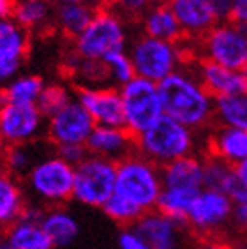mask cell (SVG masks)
<instances>
[{"label": "cell", "mask_w": 247, "mask_h": 249, "mask_svg": "<svg viewBox=\"0 0 247 249\" xmlns=\"http://www.w3.org/2000/svg\"><path fill=\"white\" fill-rule=\"evenodd\" d=\"M157 87L166 117L196 133L215 122V99L201 85L194 69L180 67Z\"/></svg>", "instance_id": "obj_1"}, {"label": "cell", "mask_w": 247, "mask_h": 249, "mask_svg": "<svg viewBox=\"0 0 247 249\" xmlns=\"http://www.w3.org/2000/svg\"><path fill=\"white\" fill-rule=\"evenodd\" d=\"M125 15L109 7H97L94 19L76 39H72V52L87 60L103 62L113 53L127 52L131 44Z\"/></svg>", "instance_id": "obj_2"}, {"label": "cell", "mask_w": 247, "mask_h": 249, "mask_svg": "<svg viewBox=\"0 0 247 249\" xmlns=\"http://www.w3.org/2000/svg\"><path fill=\"white\" fill-rule=\"evenodd\" d=\"M136 152L159 168L198 154V133L162 115L145 133L136 136Z\"/></svg>", "instance_id": "obj_3"}, {"label": "cell", "mask_w": 247, "mask_h": 249, "mask_svg": "<svg viewBox=\"0 0 247 249\" xmlns=\"http://www.w3.org/2000/svg\"><path fill=\"white\" fill-rule=\"evenodd\" d=\"M27 200L52 209L64 207L72 200L74 191V166L67 164L55 152L43 158L21 180Z\"/></svg>", "instance_id": "obj_4"}, {"label": "cell", "mask_w": 247, "mask_h": 249, "mask_svg": "<svg viewBox=\"0 0 247 249\" xmlns=\"http://www.w3.org/2000/svg\"><path fill=\"white\" fill-rule=\"evenodd\" d=\"M162 189L161 168L141 154L133 152L117 163L115 193L140 207L143 212L156 211Z\"/></svg>", "instance_id": "obj_5"}, {"label": "cell", "mask_w": 247, "mask_h": 249, "mask_svg": "<svg viewBox=\"0 0 247 249\" xmlns=\"http://www.w3.org/2000/svg\"><path fill=\"white\" fill-rule=\"evenodd\" d=\"M127 53L134 74L157 85L185 66V50L180 43L159 41L145 34L131 41Z\"/></svg>", "instance_id": "obj_6"}, {"label": "cell", "mask_w": 247, "mask_h": 249, "mask_svg": "<svg viewBox=\"0 0 247 249\" xmlns=\"http://www.w3.org/2000/svg\"><path fill=\"white\" fill-rule=\"evenodd\" d=\"M198 55L203 60L242 72L247 66V27L231 19L221 21L198 41Z\"/></svg>", "instance_id": "obj_7"}, {"label": "cell", "mask_w": 247, "mask_h": 249, "mask_svg": "<svg viewBox=\"0 0 247 249\" xmlns=\"http://www.w3.org/2000/svg\"><path fill=\"white\" fill-rule=\"evenodd\" d=\"M117 163L88 154L85 161L74 168V191L72 200L85 207L103 209L115 195Z\"/></svg>", "instance_id": "obj_8"}, {"label": "cell", "mask_w": 247, "mask_h": 249, "mask_svg": "<svg viewBox=\"0 0 247 249\" xmlns=\"http://www.w3.org/2000/svg\"><path fill=\"white\" fill-rule=\"evenodd\" d=\"M119 90L124 106V127L134 136L145 133L164 115L157 83L134 76Z\"/></svg>", "instance_id": "obj_9"}, {"label": "cell", "mask_w": 247, "mask_h": 249, "mask_svg": "<svg viewBox=\"0 0 247 249\" xmlns=\"http://www.w3.org/2000/svg\"><path fill=\"white\" fill-rule=\"evenodd\" d=\"M233 201L228 195L214 189L198 193L187 214L185 228L200 237H217V233L231 225Z\"/></svg>", "instance_id": "obj_10"}, {"label": "cell", "mask_w": 247, "mask_h": 249, "mask_svg": "<svg viewBox=\"0 0 247 249\" xmlns=\"http://www.w3.org/2000/svg\"><path fill=\"white\" fill-rule=\"evenodd\" d=\"M0 134L7 145H23L46 134V117L35 105L0 103Z\"/></svg>", "instance_id": "obj_11"}, {"label": "cell", "mask_w": 247, "mask_h": 249, "mask_svg": "<svg viewBox=\"0 0 247 249\" xmlns=\"http://www.w3.org/2000/svg\"><path fill=\"white\" fill-rule=\"evenodd\" d=\"M95 122L80 101L74 99L46 120V140L53 149L62 145H87Z\"/></svg>", "instance_id": "obj_12"}, {"label": "cell", "mask_w": 247, "mask_h": 249, "mask_svg": "<svg viewBox=\"0 0 247 249\" xmlns=\"http://www.w3.org/2000/svg\"><path fill=\"white\" fill-rule=\"evenodd\" d=\"M76 99L85 106L95 125L124 127V106L119 89L115 87L78 89Z\"/></svg>", "instance_id": "obj_13"}, {"label": "cell", "mask_w": 247, "mask_h": 249, "mask_svg": "<svg viewBox=\"0 0 247 249\" xmlns=\"http://www.w3.org/2000/svg\"><path fill=\"white\" fill-rule=\"evenodd\" d=\"M168 4L180 23L184 39L200 41L221 23L212 0H168Z\"/></svg>", "instance_id": "obj_14"}, {"label": "cell", "mask_w": 247, "mask_h": 249, "mask_svg": "<svg viewBox=\"0 0 247 249\" xmlns=\"http://www.w3.org/2000/svg\"><path fill=\"white\" fill-rule=\"evenodd\" d=\"M184 228V225L159 211L145 212L133 226V230L150 246V249H178Z\"/></svg>", "instance_id": "obj_15"}, {"label": "cell", "mask_w": 247, "mask_h": 249, "mask_svg": "<svg viewBox=\"0 0 247 249\" xmlns=\"http://www.w3.org/2000/svg\"><path fill=\"white\" fill-rule=\"evenodd\" d=\"M87 150L92 156L119 163L124 158L136 152V136L129 133L125 127L95 125L87 142Z\"/></svg>", "instance_id": "obj_16"}, {"label": "cell", "mask_w": 247, "mask_h": 249, "mask_svg": "<svg viewBox=\"0 0 247 249\" xmlns=\"http://www.w3.org/2000/svg\"><path fill=\"white\" fill-rule=\"evenodd\" d=\"M205 156L193 154L187 158L166 164L161 168L164 189H176L191 195H198L205 189Z\"/></svg>", "instance_id": "obj_17"}, {"label": "cell", "mask_w": 247, "mask_h": 249, "mask_svg": "<svg viewBox=\"0 0 247 249\" xmlns=\"http://www.w3.org/2000/svg\"><path fill=\"white\" fill-rule=\"evenodd\" d=\"M193 69L201 85L209 90V94L214 99L237 96V94L246 92V83H244V76L240 71H233L210 60H203V58H198Z\"/></svg>", "instance_id": "obj_18"}, {"label": "cell", "mask_w": 247, "mask_h": 249, "mask_svg": "<svg viewBox=\"0 0 247 249\" xmlns=\"http://www.w3.org/2000/svg\"><path fill=\"white\" fill-rule=\"evenodd\" d=\"M207 154L237 166L247 158V133L237 127L215 124L207 136Z\"/></svg>", "instance_id": "obj_19"}, {"label": "cell", "mask_w": 247, "mask_h": 249, "mask_svg": "<svg viewBox=\"0 0 247 249\" xmlns=\"http://www.w3.org/2000/svg\"><path fill=\"white\" fill-rule=\"evenodd\" d=\"M52 152H55V149L48 140L46 142H39L37 140V142L23 145H7L0 168L13 177L23 180L29 175L30 170Z\"/></svg>", "instance_id": "obj_20"}, {"label": "cell", "mask_w": 247, "mask_h": 249, "mask_svg": "<svg viewBox=\"0 0 247 249\" xmlns=\"http://www.w3.org/2000/svg\"><path fill=\"white\" fill-rule=\"evenodd\" d=\"M140 21H141L143 34L148 37L170 41V43H182V39H184L180 23L168 2H154L140 16Z\"/></svg>", "instance_id": "obj_21"}, {"label": "cell", "mask_w": 247, "mask_h": 249, "mask_svg": "<svg viewBox=\"0 0 247 249\" xmlns=\"http://www.w3.org/2000/svg\"><path fill=\"white\" fill-rule=\"evenodd\" d=\"M29 200L21 180L0 168V231L9 230L18 223Z\"/></svg>", "instance_id": "obj_22"}, {"label": "cell", "mask_w": 247, "mask_h": 249, "mask_svg": "<svg viewBox=\"0 0 247 249\" xmlns=\"http://www.w3.org/2000/svg\"><path fill=\"white\" fill-rule=\"evenodd\" d=\"M13 18L30 34L44 32L55 27V4L52 0H15Z\"/></svg>", "instance_id": "obj_23"}, {"label": "cell", "mask_w": 247, "mask_h": 249, "mask_svg": "<svg viewBox=\"0 0 247 249\" xmlns=\"http://www.w3.org/2000/svg\"><path fill=\"white\" fill-rule=\"evenodd\" d=\"M48 237L52 239L55 249H66L78 239L80 225L78 219L67 211L66 207H52L46 209L44 219L41 223Z\"/></svg>", "instance_id": "obj_24"}, {"label": "cell", "mask_w": 247, "mask_h": 249, "mask_svg": "<svg viewBox=\"0 0 247 249\" xmlns=\"http://www.w3.org/2000/svg\"><path fill=\"white\" fill-rule=\"evenodd\" d=\"M95 13H97V5L94 2L57 5L55 7V27L67 37L76 39L90 25Z\"/></svg>", "instance_id": "obj_25"}, {"label": "cell", "mask_w": 247, "mask_h": 249, "mask_svg": "<svg viewBox=\"0 0 247 249\" xmlns=\"http://www.w3.org/2000/svg\"><path fill=\"white\" fill-rule=\"evenodd\" d=\"M30 52V32L25 30L13 16L0 19V58L21 60Z\"/></svg>", "instance_id": "obj_26"}, {"label": "cell", "mask_w": 247, "mask_h": 249, "mask_svg": "<svg viewBox=\"0 0 247 249\" xmlns=\"http://www.w3.org/2000/svg\"><path fill=\"white\" fill-rule=\"evenodd\" d=\"M46 82L39 74L21 72L11 83L0 89V103H13V105H35L43 94Z\"/></svg>", "instance_id": "obj_27"}, {"label": "cell", "mask_w": 247, "mask_h": 249, "mask_svg": "<svg viewBox=\"0 0 247 249\" xmlns=\"http://www.w3.org/2000/svg\"><path fill=\"white\" fill-rule=\"evenodd\" d=\"M205 189H214L231 196L233 193L240 187V180L237 177L235 166L224 163L221 159L205 156Z\"/></svg>", "instance_id": "obj_28"}, {"label": "cell", "mask_w": 247, "mask_h": 249, "mask_svg": "<svg viewBox=\"0 0 247 249\" xmlns=\"http://www.w3.org/2000/svg\"><path fill=\"white\" fill-rule=\"evenodd\" d=\"M2 235L15 249H55L52 239L41 225L18 221Z\"/></svg>", "instance_id": "obj_29"}, {"label": "cell", "mask_w": 247, "mask_h": 249, "mask_svg": "<svg viewBox=\"0 0 247 249\" xmlns=\"http://www.w3.org/2000/svg\"><path fill=\"white\" fill-rule=\"evenodd\" d=\"M215 124L237 127L247 133V92L215 99Z\"/></svg>", "instance_id": "obj_30"}, {"label": "cell", "mask_w": 247, "mask_h": 249, "mask_svg": "<svg viewBox=\"0 0 247 249\" xmlns=\"http://www.w3.org/2000/svg\"><path fill=\"white\" fill-rule=\"evenodd\" d=\"M198 195H191L185 191H176V189H162L159 201H157L156 211L162 212L164 216L171 217L173 221L180 223L185 226L187 221V214L193 205V201Z\"/></svg>", "instance_id": "obj_31"}, {"label": "cell", "mask_w": 247, "mask_h": 249, "mask_svg": "<svg viewBox=\"0 0 247 249\" xmlns=\"http://www.w3.org/2000/svg\"><path fill=\"white\" fill-rule=\"evenodd\" d=\"M74 97L76 94H72L71 89L64 83H46L37 101V108L48 120L50 117L57 115L62 108H66Z\"/></svg>", "instance_id": "obj_32"}, {"label": "cell", "mask_w": 247, "mask_h": 249, "mask_svg": "<svg viewBox=\"0 0 247 249\" xmlns=\"http://www.w3.org/2000/svg\"><path fill=\"white\" fill-rule=\"evenodd\" d=\"M103 212H105L111 221L122 225L124 228H133L140 221V217L145 214L140 207H136L134 203H131L129 200H125V198H122L120 195H117V193L105 203Z\"/></svg>", "instance_id": "obj_33"}, {"label": "cell", "mask_w": 247, "mask_h": 249, "mask_svg": "<svg viewBox=\"0 0 247 249\" xmlns=\"http://www.w3.org/2000/svg\"><path fill=\"white\" fill-rule=\"evenodd\" d=\"M103 62H105L106 71H108L109 85L115 87V89H120V87H124L136 76L133 62H131V57H129L127 52L113 53L108 58H105Z\"/></svg>", "instance_id": "obj_34"}, {"label": "cell", "mask_w": 247, "mask_h": 249, "mask_svg": "<svg viewBox=\"0 0 247 249\" xmlns=\"http://www.w3.org/2000/svg\"><path fill=\"white\" fill-rule=\"evenodd\" d=\"M233 217L231 225L240 231H247V186L240 184L237 191L233 193Z\"/></svg>", "instance_id": "obj_35"}, {"label": "cell", "mask_w": 247, "mask_h": 249, "mask_svg": "<svg viewBox=\"0 0 247 249\" xmlns=\"http://www.w3.org/2000/svg\"><path fill=\"white\" fill-rule=\"evenodd\" d=\"M103 7H109L122 13V15L141 16L156 0H97Z\"/></svg>", "instance_id": "obj_36"}, {"label": "cell", "mask_w": 247, "mask_h": 249, "mask_svg": "<svg viewBox=\"0 0 247 249\" xmlns=\"http://www.w3.org/2000/svg\"><path fill=\"white\" fill-rule=\"evenodd\" d=\"M55 154L58 158L64 159L67 164L76 168L81 161H85L87 156H88V150H87V145H62L55 149Z\"/></svg>", "instance_id": "obj_37"}, {"label": "cell", "mask_w": 247, "mask_h": 249, "mask_svg": "<svg viewBox=\"0 0 247 249\" xmlns=\"http://www.w3.org/2000/svg\"><path fill=\"white\" fill-rule=\"evenodd\" d=\"M25 62L21 60H5L0 58V89H4L7 83H11L16 76L21 74V67Z\"/></svg>", "instance_id": "obj_38"}, {"label": "cell", "mask_w": 247, "mask_h": 249, "mask_svg": "<svg viewBox=\"0 0 247 249\" xmlns=\"http://www.w3.org/2000/svg\"><path fill=\"white\" fill-rule=\"evenodd\" d=\"M119 249H150V246L133 228H122L119 235Z\"/></svg>", "instance_id": "obj_39"}, {"label": "cell", "mask_w": 247, "mask_h": 249, "mask_svg": "<svg viewBox=\"0 0 247 249\" xmlns=\"http://www.w3.org/2000/svg\"><path fill=\"white\" fill-rule=\"evenodd\" d=\"M193 249H233L226 240L219 237H200Z\"/></svg>", "instance_id": "obj_40"}, {"label": "cell", "mask_w": 247, "mask_h": 249, "mask_svg": "<svg viewBox=\"0 0 247 249\" xmlns=\"http://www.w3.org/2000/svg\"><path fill=\"white\" fill-rule=\"evenodd\" d=\"M229 19L238 25L247 27V0H237V2H233Z\"/></svg>", "instance_id": "obj_41"}, {"label": "cell", "mask_w": 247, "mask_h": 249, "mask_svg": "<svg viewBox=\"0 0 247 249\" xmlns=\"http://www.w3.org/2000/svg\"><path fill=\"white\" fill-rule=\"evenodd\" d=\"M13 9H15V0H0V19L13 16Z\"/></svg>", "instance_id": "obj_42"}, {"label": "cell", "mask_w": 247, "mask_h": 249, "mask_svg": "<svg viewBox=\"0 0 247 249\" xmlns=\"http://www.w3.org/2000/svg\"><path fill=\"white\" fill-rule=\"evenodd\" d=\"M235 172H237L238 180H240L244 186H247V158L244 159L242 163H238L237 166H235Z\"/></svg>", "instance_id": "obj_43"}, {"label": "cell", "mask_w": 247, "mask_h": 249, "mask_svg": "<svg viewBox=\"0 0 247 249\" xmlns=\"http://www.w3.org/2000/svg\"><path fill=\"white\" fill-rule=\"evenodd\" d=\"M55 5H66V4H85V2H92V0H52Z\"/></svg>", "instance_id": "obj_44"}, {"label": "cell", "mask_w": 247, "mask_h": 249, "mask_svg": "<svg viewBox=\"0 0 247 249\" xmlns=\"http://www.w3.org/2000/svg\"><path fill=\"white\" fill-rule=\"evenodd\" d=\"M5 149H7V143H5L4 138H2V134H0V163H2V158H4Z\"/></svg>", "instance_id": "obj_45"}, {"label": "cell", "mask_w": 247, "mask_h": 249, "mask_svg": "<svg viewBox=\"0 0 247 249\" xmlns=\"http://www.w3.org/2000/svg\"><path fill=\"white\" fill-rule=\"evenodd\" d=\"M0 249H15V248L4 239V235H0Z\"/></svg>", "instance_id": "obj_46"}, {"label": "cell", "mask_w": 247, "mask_h": 249, "mask_svg": "<svg viewBox=\"0 0 247 249\" xmlns=\"http://www.w3.org/2000/svg\"><path fill=\"white\" fill-rule=\"evenodd\" d=\"M242 76H244V83H246V92H247V66L242 69Z\"/></svg>", "instance_id": "obj_47"}, {"label": "cell", "mask_w": 247, "mask_h": 249, "mask_svg": "<svg viewBox=\"0 0 247 249\" xmlns=\"http://www.w3.org/2000/svg\"><path fill=\"white\" fill-rule=\"evenodd\" d=\"M156 2H168V0H156Z\"/></svg>", "instance_id": "obj_48"}, {"label": "cell", "mask_w": 247, "mask_h": 249, "mask_svg": "<svg viewBox=\"0 0 247 249\" xmlns=\"http://www.w3.org/2000/svg\"><path fill=\"white\" fill-rule=\"evenodd\" d=\"M229 2H231V4H233V2H237V0H229Z\"/></svg>", "instance_id": "obj_49"}]
</instances>
